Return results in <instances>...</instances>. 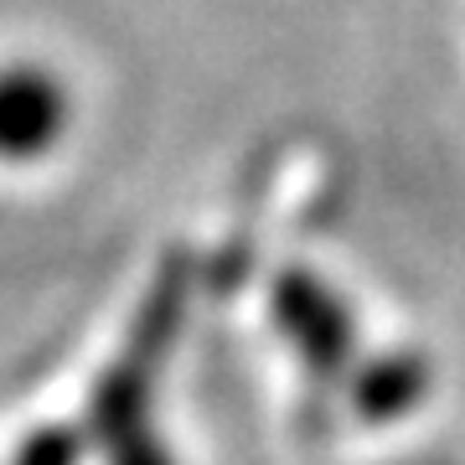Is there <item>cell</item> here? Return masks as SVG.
I'll list each match as a JSON object with an SVG mask.
<instances>
[{"label": "cell", "mask_w": 465, "mask_h": 465, "mask_svg": "<svg viewBox=\"0 0 465 465\" xmlns=\"http://www.w3.org/2000/svg\"><path fill=\"white\" fill-rule=\"evenodd\" d=\"M67 130V99L47 73L0 78V161H42Z\"/></svg>", "instance_id": "1"}, {"label": "cell", "mask_w": 465, "mask_h": 465, "mask_svg": "<svg viewBox=\"0 0 465 465\" xmlns=\"http://www.w3.org/2000/svg\"><path fill=\"white\" fill-rule=\"evenodd\" d=\"M280 326L300 341L305 367H336V357L351 341V321L341 311V300L326 295L321 284H311V274H284Z\"/></svg>", "instance_id": "2"}, {"label": "cell", "mask_w": 465, "mask_h": 465, "mask_svg": "<svg viewBox=\"0 0 465 465\" xmlns=\"http://www.w3.org/2000/svg\"><path fill=\"white\" fill-rule=\"evenodd\" d=\"M124 465H171L166 450H140V445H124Z\"/></svg>", "instance_id": "3"}]
</instances>
